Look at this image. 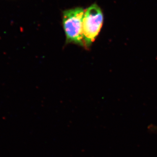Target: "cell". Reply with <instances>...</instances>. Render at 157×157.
Masks as SVG:
<instances>
[{"instance_id": "3", "label": "cell", "mask_w": 157, "mask_h": 157, "mask_svg": "<svg viewBox=\"0 0 157 157\" xmlns=\"http://www.w3.org/2000/svg\"><path fill=\"white\" fill-rule=\"evenodd\" d=\"M148 130L151 133L157 134V126L155 124H151L148 127Z\"/></svg>"}, {"instance_id": "1", "label": "cell", "mask_w": 157, "mask_h": 157, "mask_svg": "<svg viewBox=\"0 0 157 157\" xmlns=\"http://www.w3.org/2000/svg\"><path fill=\"white\" fill-rule=\"evenodd\" d=\"M85 11L76 8L64 11L63 22L67 41L83 45V19Z\"/></svg>"}, {"instance_id": "2", "label": "cell", "mask_w": 157, "mask_h": 157, "mask_svg": "<svg viewBox=\"0 0 157 157\" xmlns=\"http://www.w3.org/2000/svg\"><path fill=\"white\" fill-rule=\"evenodd\" d=\"M103 15L96 4L90 6L85 11L83 19V43L89 46L99 33L102 25Z\"/></svg>"}]
</instances>
